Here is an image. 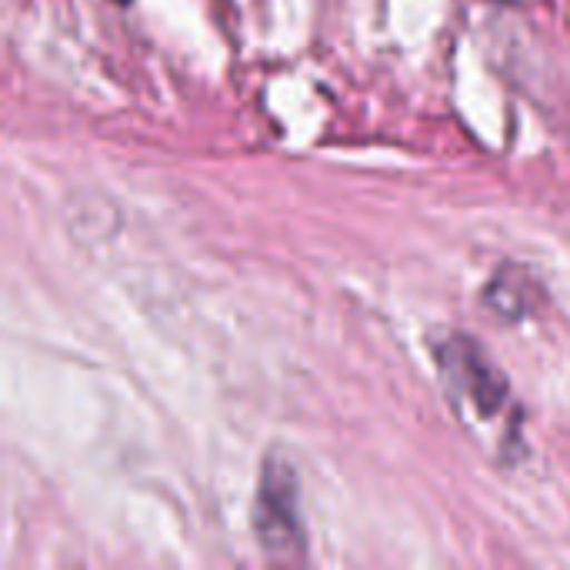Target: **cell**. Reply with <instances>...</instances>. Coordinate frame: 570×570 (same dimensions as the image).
I'll return each mask as SVG.
<instances>
[{
	"instance_id": "cell-1",
	"label": "cell",
	"mask_w": 570,
	"mask_h": 570,
	"mask_svg": "<svg viewBox=\"0 0 570 570\" xmlns=\"http://www.w3.org/2000/svg\"><path fill=\"white\" fill-rule=\"evenodd\" d=\"M254 531L271 558L294 561L304 551V531L297 514V474L284 461H264L254 501Z\"/></svg>"
},
{
	"instance_id": "cell-3",
	"label": "cell",
	"mask_w": 570,
	"mask_h": 570,
	"mask_svg": "<svg viewBox=\"0 0 570 570\" xmlns=\"http://www.w3.org/2000/svg\"><path fill=\"white\" fill-rule=\"evenodd\" d=\"M114 3H130V0H114Z\"/></svg>"
},
{
	"instance_id": "cell-2",
	"label": "cell",
	"mask_w": 570,
	"mask_h": 570,
	"mask_svg": "<svg viewBox=\"0 0 570 570\" xmlns=\"http://www.w3.org/2000/svg\"><path fill=\"white\" fill-rule=\"evenodd\" d=\"M441 367L448 371V377L474 401L478 411L494 414L504 397H508V381L494 371V364L484 357V351L468 341V337H454L444 351H441Z\"/></svg>"
}]
</instances>
